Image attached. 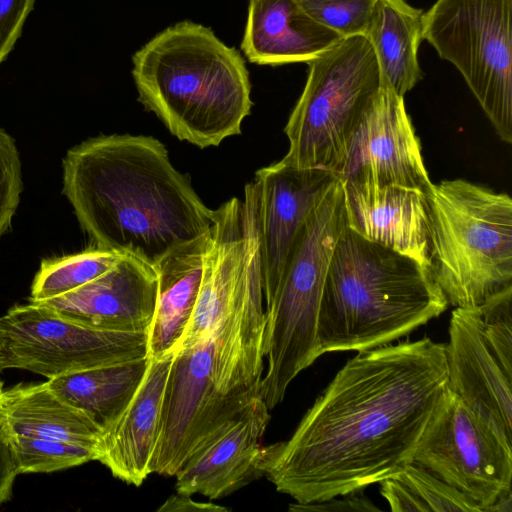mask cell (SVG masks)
Returning a JSON list of instances; mask_svg holds the SVG:
<instances>
[{"label":"cell","mask_w":512,"mask_h":512,"mask_svg":"<svg viewBox=\"0 0 512 512\" xmlns=\"http://www.w3.org/2000/svg\"><path fill=\"white\" fill-rule=\"evenodd\" d=\"M343 39L314 21L296 0H249L241 49L251 63L308 62Z\"/></svg>","instance_id":"obj_20"},{"label":"cell","mask_w":512,"mask_h":512,"mask_svg":"<svg viewBox=\"0 0 512 512\" xmlns=\"http://www.w3.org/2000/svg\"><path fill=\"white\" fill-rule=\"evenodd\" d=\"M5 436L18 474L51 473L97 460L95 448L32 436Z\"/></svg>","instance_id":"obj_27"},{"label":"cell","mask_w":512,"mask_h":512,"mask_svg":"<svg viewBox=\"0 0 512 512\" xmlns=\"http://www.w3.org/2000/svg\"><path fill=\"white\" fill-rule=\"evenodd\" d=\"M269 421L259 395L190 455L175 475L176 492L219 499L262 477L258 464Z\"/></svg>","instance_id":"obj_16"},{"label":"cell","mask_w":512,"mask_h":512,"mask_svg":"<svg viewBox=\"0 0 512 512\" xmlns=\"http://www.w3.org/2000/svg\"><path fill=\"white\" fill-rule=\"evenodd\" d=\"M123 254L94 248L41 262L28 301L41 303L69 293L110 270Z\"/></svg>","instance_id":"obj_26"},{"label":"cell","mask_w":512,"mask_h":512,"mask_svg":"<svg viewBox=\"0 0 512 512\" xmlns=\"http://www.w3.org/2000/svg\"><path fill=\"white\" fill-rule=\"evenodd\" d=\"M422 39L460 72L499 138L512 143V0H436Z\"/></svg>","instance_id":"obj_9"},{"label":"cell","mask_w":512,"mask_h":512,"mask_svg":"<svg viewBox=\"0 0 512 512\" xmlns=\"http://www.w3.org/2000/svg\"><path fill=\"white\" fill-rule=\"evenodd\" d=\"M337 176L343 183L429 193L433 183L404 97L381 86L352 132Z\"/></svg>","instance_id":"obj_13"},{"label":"cell","mask_w":512,"mask_h":512,"mask_svg":"<svg viewBox=\"0 0 512 512\" xmlns=\"http://www.w3.org/2000/svg\"><path fill=\"white\" fill-rule=\"evenodd\" d=\"M35 0H0V64L19 39Z\"/></svg>","instance_id":"obj_31"},{"label":"cell","mask_w":512,"mask_h":512,"mask_svg":"<svg viewBox=\"0 0 512 512\" xmlns=\"http://www.w3.org/2000/svg\"><path fill=\"white\" fill-rule=\"evenodd\" d=\"M423 15L422 9L406 0H376L366 33L382 85L402 97L423 78L418 60Z\"/></svg>","instance_id":"obj_23"},{"label":"cell","mask_w":512,"mask_h":512,"mask_svg":"<svg viewBox=\"0 0 512 512\" xmlns=\"http://www.w3.org/2000/svg\"><path fill=\"white\" fill-rule=\"evenodd\" d=\"M63 193L97 248L152 267L214 222L189 175L152 136L100 135L72 147L63 159Z\"/></svg>","instance_id":"obj_2"},{"label":"cell","mask_w":512,"mask_h":512,"mask_svg":"<svg viewBox=\"0 0 512 512\" xmlns=\"http://www.w3.org/2000/svg\"><path fill=\"white\" fill-rule=\"evenodd\" d=\"M448 333L447 388L512 448V375L491 350L478 307H455Z\"/></svg>","instance_id":"obj_14"},{"label":"cell","mask_w":512,"mask_h":512,"mask_svg":"<svg viewBox=\"0 0 512 512\" xmlns=\"http://www.w3.org/2000/svg\"><path fill=\"white\" fill-rule=\"evenodd\" d=\"M22 190L21 161L16 143L0 127V238L11 225Z\"/></svg>","instance_id":"obj_30"},{"label":"cell","mask_w":512,"mask_h":512,"mask_svg":"<svg viewBox=\"0 0 512 512\" xmlns=\"http://www.w3.org/2000/svg\"><path fill=\"white\" fill-rule=\"evenodd\" d=\"M17 475L10 445L6 436L0 431V505L10 500Z\"/></svg>","instance_id":"obj_33"},{"label":"cell","mask_w":512,"mask_h":512,"mask_svg":"<svg viewBox=\"0 0 512 512\" xmlns=\"http://www.w3.org/2000/svg\"><path fill=\"white\" fill-rule=\"evenodd\" d=\"M430 272L448 305L477 307L512 287V200L463 179L432 184Z\"/></svg>","instance_id":"obj_7"},{"label":"cell","mask_w":512,"mask_h":512,"mask_svg":"<svg viewBox=\"0 0 512 512\" xmlns=\"http://www.w3.org/2000/svg\"><path fill=\"white\" fill-rule=\"evenodd\" d=\"M265 328L259 189L246 184L214 210L192 318L174 354L212 339V378L222 393H259Z\"/></svg>","instance_id":"obj_3"},{"label":"cell","mask_w":512,"mask_h":512,"mask_svg":"<svg viewBox=\"0 0 512 512\" xmlns=\"http://www.w3.org/2000/svg\"><path fill=\"white\" fill-rule=\"evenodd\" d=\"M3 391H4L3 382L0 380V402H1Z\"/></svg>","instance_id":"obj_36"},{"label":"cell","mask_w":512,"mask_h":512,"mask_svg":"<svg viewBox=\"0 0 512 512\" xmlns=\"http://www.w3.org/2000/svg\"><path fill=\"white\" fill-rule=\"evenodd\" d=\"M208 233L173 250L154 267L158 296L147 329L151 359L174 354L189 325L201 285Z\"/></svg>","instance_id":"obj_21"},{"label":"cell","mask_w":512,"mask_h":512,"mask_svg":"<svg viewBox=\"0 0 512 512\" xmlns=\"http://www.w3.org/2000/svg\"><path fill=\"white\" fill-rule=\"evenodd\" d=\"M12 363L8 352L0 339V373L6 369H11Z\"/></svg>","instance_id":"obj_35"},{"label":"cell","mask_w":512,"mask_h":512,"mask_svg":"<svg viewBox=\"0 0 512 512\" xmlns=\"http://www.w3.org/2000/svg\"><path fill=\"white\" fill-rule=\"evenodd\" d=\"M343 183L338 178L310 212L273 294L264 300L263 354L268 367L259 395L269 410L290 383L323 355L318 318L335 245L346 228Z\"/></svg>","instance_id":"obj_6"},{"label":"cell","mask_w":512,"mask_h":512,"mask_svg":"<svg viewBox=\"0 0 512 512\" xmlns=\"http://www.w3.org/2000/svg\"><path fill=\"white\" fill-rule=\"evenodd\" d=\"M0 339L12 368L48 379L148 356L147 331L94 328L30 301L0 317Z\"/></svg>","instance_id":"obj_10"},{"label":"cell","mask_w":512,"mask_h":512,"mask_svg":"<svg viewBox=\"0 0 512 512\" xmlns=\"http://www.w3.org/2000/svg\"><path fill=\"white\" fill-rule=\"evenodd\" d=\"M448 306L426 266L346 226L324 283L318 318L322 352H359L390 344Z\"/></svg>","instance_id":"obj_5"},{"label":"cell","mask_w":512,"mask_h":512,"mask_svg":"<svg viewBox=\"0 0 512 512\" xmlns=\"http://www.w3.org/2000/svg\"><path fill=\"white\" fill-rule=\"evenodd\" d=\"M209 338L175 354L162 404L151 472L175 476L190 455L259 393L225 394L212 378Z\"/></svg>","instance_id":"obj_12"},{"label":"cell","mask_w":512,"mask_h":512,"mask_svg":"<svg viewBox=\"0 0 512 512\" xmlns=\"http://www.w3.org/2000/svg\"><path fill=\"white\" fill-rule=\"evenodd\" d=\"M317 23L342 38L366 36L376 0H296Z\"/></svg>","instance_id":"obj_28"},{"label":"cell","mask_w":512,"mask_h":512,"mask_svg":"<svg viewBox=\"0 0 512 512\" xmlns=\"http://www.w3.org/2000/svg\"><path fill=\"white\" fill-rule=\"evenodd\" d=\"M477 307L491 350L506 372L512 375V287L489 297Z\"/></svg>","instance_id":"obj_29"},{"label":"cell","mask_w":512,"mask_h":512,"mask_svg":"<svg viewBox=\"0 0 512 512\" xmlns=\"http://www.w3.org/2000/svg\"><path fill=\"white\" fill-rule=\"evenodd\" d=\"M413 462L471 499L481 512L512 494V448L448 388L425 427Z\"/></svg>","instance_id":"obj_11"},{"label":"cell","mask_w":512,"mask_h":512,"mask_svg":"<svg viewBox=\"0 0 512 512\" xmlns=\"http://www.w3.org/2000/svg\"><path fill=\"white\" fill-rule=\"evenodd\" d=\"M307 64L304 89L284 128L289 149L281 160L337 175L358 120L382 86L378 61L368 38L358 35Z\"/></svg>","instance_id":"obj_8"},{"label":"cell","mask_w":512,"mask_h":512,"mask_svg":"<svg viewBox=\"0 0 512 512\" xmlns=\"http://www.w3.org/2000/svg\"><path fill=\"white\" fill-rule=\"evenodd\" d=\"M174 356L150 358L144 379L129 404L101 434L97 461L126 484L140 486L152 474L163 398Z\"/></svg>","instance_id":"obj_19"},{"label":"cell","mask_w":512,"mask_h":512,"mask_svg":"<svg viewBox=\"0 0 512 512\" xmlns=\"http://www.w3.org/2000/svg\"><path fill=\"white\" fill-rule=\"evenodd\" d=\"M158 296L154 267L123 254L107 272L59 297L41 302L85 325L111 331H147Z\"/></svg>","instance_id":"obj_17"},{"label":"cell","mask_w":512,"mask_h":512,"mask_svg":"<svg viewBox=\"0 0 512 512\" xmlns=\"http://www.w3.org/2000/svg\"><path fill=\"white\" fill-rule=\"evenodd\" d=\"M337 179L329 170L296 168L282 160L256 171L264 300L275 291L310 212Z\"/></svg>","instance_id":"obj_15"},{"label":"cell","mask_w":512,"mask_h":512,"mask_svg":"<svg viewBox=\"0 0 512 512\" xmlns=\"http://www.w3.org/2000/svg\"><path fill=\"white\" fill-rule=\"evenodd\" d=\"M158 512H227V507L213 503L196 502L190 495H171L158 509Z\"/></svg>","instance_id":"obj_34"},{"label":"cell","mask_w":512,"mask_h":512,"mask_svg":"<svg viewBox=\"0 0 512 512\" xmlns=\"http://www.w3.org/2000/svg\"><path fill=\"white\" fill-rule=\"evenodd\" d=\"M132 62L138 101L179 140L204 149L241 133L253 106L249 71L240 52L212 29L178 22Z\"/></svg>","instance_id":"obj_4"},{"label":"cell","mask_w":512,"mask_h":512,"mask_svg":"<svg viewBox=\"0 0 512 512\" xmlns=\"http://www.w3.org/2000/svg\"><path fill=\"white\" fill-rule=\"evenodd\" d=\"M149 362L146 356L63 374L46 382L57 396L86 412L104 429L129 404Z\"/></svg>","instance_id":"obj_24"},{"label":"cell","mask_w":512,"mask_h":512,"mask_svg":"<svg viewBox=\"0 0 512 512\" xmlns=\"http://www.w3.org/2000/svg\"><path fill=\"white\" fill-rule=\"evenodd\" d=\"M359 492L343 495L341 499L337 497L312 503H293L289 505V510L293 512H336V511H380L368 498Z\"/></svg>","instance_id":"obj_32"},{"label":"cell","mask_w":512,"mask_h":512,"mask_svg":"<svg viewBox=\"0 0 512 512\" xmlns=\"http://www.w3.org/2000/svg\"><path fill=\"white\" fill-rule=\"evenodd\" d=\"M0 431L4 435L61 440L97 450L103 428L86 412L57 396L47 382H42L20 383L4 389Z\"/></svg>","instance_id":"obj_22"},{"label":"cell","mask_w":512,"mask_h":512,"mask_svg":"<svg viewBox=\"0 0 512 512\" xmlns=\"http://www.w3.org/2000/svg\"><path fill=\"white\" fill-rule=\"evenodd\" d=\"M446 388L445 344L429 337L359 351L291 437L262 448L260 474L297 503L380 483L413 462Z\"/></svg>","instance_id":"obj_1"},{"label":"cell","mask_w":512,"mask_h":512,"mask_svg":"<svg viewBox=\"0 0 512 512\" xmlns=\"http://www.w3.org/2000/svg\"><path fill=\"white\" fill-rule=\"evenodd\" d=\"M379 484L393 512H481L471 499L414 462Z\"/></svg>","instance_id":"obj_25"},{"label":"cell","mask_w":512,"mask_h":512,"mask_svg":"<svg viewBox=\"0 0 512 512\" xmlns=\"http://www.w3.org/2000/svg\"><path fill=\"white\" fill-rule=\"evenodd\" d=\"M343 190L346 223L351 230L416 259L430 270V209L426 194L398 186L351 183H343Z\"/></svg>","instance_id":"obj_18"}]
</instances>
